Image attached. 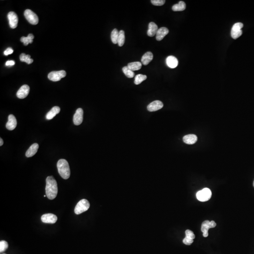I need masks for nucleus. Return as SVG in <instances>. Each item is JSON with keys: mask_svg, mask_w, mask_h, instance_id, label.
Returning <instances> with one entry per match:
<instances>
[{"mask_svg": "<svg viewBox=\"0 0 254 254\" xmlns=\"http://www.w3.org/2000/svg\"><path fill=\"white\" fill-rule=\"evenodd\" d=\"M46 194L48 199L53 200L57 197L58 188L57 181L52 176H49L46 178Z\"/></svg>", "mask_w": 254, "mask_h": 254, "instance_id": "1", "label": "nucleus"}, {"mask_svg": "<svg viewBox=\"0 0 254 254\" xmlns=\"http://www.w3.org/2000/svg\"><path fill=\"white\" fill-rule=\"evenodd\" d=\"M58 171L60 176L64 179H67L70 176V169L67 161L60 159L57 163Z\"/></svg>", "mask_w": 254, "mask_h": 254, "instance_id": "2", "label": "nucleus"}, {"mask_svg": "<svg viewBox=\"0 0 254 254\" xmlns=\"http://www.w3.org/2000/svg\"><path fill=\"white\" fill-rule=\"evenodd\" d=\"M90 204L88 200L82 199L79 201L74 209V213L76 215L82 214L89 209Z\"/></svg>", "mask_w": 254, "mask_h": 254, "instance_id": "3", "label": "nucleus"}, {"mask_svg": "<svg viewBox=\"0 0 254 254\" xmlns=\"http://www.w3.org/2000/svg\"><path fill=\"white\" fill-rule=\"evenodd\" d=\"M211 191L208 188H205L202 190L198 192L196 194V197L199 201L201 202L207 201L211 197Z\"/></svg>", "mask_w": 254, "mask_h": 254, "instance_id": "4", "label": "nucleus"}, {"mask_svg": "<svg viewBox=\"0 0 254 254\" xmlns=\"http://www.w3.org/2000/svg\"><path fill=\"white\" fill-rule=\"evenodd\" d=\"M24 16L25 19H27V20L31 24L35 25L38 23L39 19L37 15L31 10L29 9H26L25 11Z\"/></svg>", "mask_w": 254, "mask_h": 254, "instance_id": "5", "label": "nucleus"}, {"mask_svg": "<svg viewBox=\"0 0 254 254\" xmlns=\"http://www.w3.org/2000/svg\"><path fill=\"white\" fill-rule=\"evenodd\" d=\"M243 27V24L242 23L238 22L233 25L231 30V36L234 39H236L240 37L242 34L241 28Z\"/></svg>", "mask_w": 254, "mask_h": 254, "instance_id": "6", "label": "nucleus"}, {"mask_svg": "<svg viewBox=\"0 0 254 254\" xmlns=\"http://www.w3.org/2000/svg\"><path fill=\"white\" fill-rule=\"evenodd\" d=\"M216 224L214 221H209V220L204 221L201 224V231L203 232V235L204 237H207L209 235L208 231L209 229L214 228Z\"/></svg>", "mask_w": 254, "mask_h": 254, "instance_id": "7", "label": "nucleus"}, {"mask_svg": "<svg viewBox=\"0 0 254 254\" xmlns=\"http://www.w3.org/2000/svg\"><path fill=\"white\" fill-rule=\"evenodd\" d=\"M66 75V71L64 70L59 71H53L49 73L48 78L53 82H58L60 81L62 78L65 77Z\"/></svg>", "mask_w": 254, "mask_h": 254, "instance_id": "8", "label": "nucleus"}, {"mask_svg": "<svg viewBox=\"0 0 254 254\" xmlns=\"http://www.w3.org/2000/svg\"><path fill=\"white\" fill-rule=\"evenodd\" d=\"M8 19L9 21V26L12 29L16 28L18 24V17L14 12H9L8 14Z\"/></svg>", "mask_w": 254, "mask_h": 254, "instance_id": "9", "label": "nucleus"}, {"mask_svg": "<svg viewBox=\"0 0 254 254\" xmlns=\"http://www.w3.org/2000/svg\"><path fill=\"white\" fill-rule=\"evenodd\" d=\"M83 119V111L82 109H78L74 116L73 121L74 125H79L82 124Z\"/></svg>", "mask_w": 254, "mask_h": 254, "instance_id": "10", "label": "nucleus"}, {"mask_svg": "<svg viewBox=\"0 0 254 254\" xmlns=\"http://www.w3.org/2000/svg\"><path fill=\"white\" fill-rule=\"evenodd\" d=\"M58 220V217L57 216L54 214H45L43 215L41 217V220L42 222L44 223H47V224H55L57 222Z\"/></svg>", "mask_w": 254, "mask_h": 254, "instance_id": "11", "label": "nucleus"}, {"mask_svg": "<svg viewBox=\"0 0 254 254\" xmlns=\"http://www.w3.org/2000/svg\"><path fill=\"white\" fill-rule=\"evenodd\" d=\"M30 87L27 85H24L19 89L17 93V96L20 99L25 98L29 94Z\"/></svg>", "mask_w": 254, "mask_h": 254, "instance_id": "12", "label": "nucleus"}, {"mask_svg": "<svg viewBox=\"0 0 254 254\" xmlns=\"http://www.w3.org/2000/svg\"><path fill=\"white\" fill-rule=\"evenodd\" d=\"M163 103L161 101H154L148 105L147 110L149 112H155L163 108Z\"/></svg>", "mask_w": 254, "mask_h": 254, "instance_id": "13", "label": "nucleus"}, {"mask_svg": "<svg viewBox=\"0 0 254 254\" xmlns=\"http://www.w3.org/2000/svg\"><path fill=\"white\" fill-rule=\"evenodd\" d=\"M17 125L16 118L13 114H10L8 117V121L6 124V127L9 131H13Z\"/></svg>", "mask_w": 254, "mask_h": 254, "instance_id": "14", "label": "nucleus"}, {"mask_svg": "<svg viewBox=\"0 0 254 254\" xmlns=\"http://www.w3.org/2000/svg\"><path fill=\"white\" fill-rule=\"evenodd\" d=\"M169 30L167 28L161 27L158 30L156 35V39L158 41H161L166 35L169 34Z\"/></svg>", "mask_w": 254, "mask_h": 254, "instance_id": "15", "label": "nucleus"}, {"mask_svg": "<svg viewBox=\"0 0 254 254\" xmlns=\"http://www.w3.org/2000/svg\"><path fill=\"white\" fill-rule=\"evenodd\" d=\"M159 28L157 25L154 22H150L148 25L147 35L150 37H153L156 35Z\"/></svg>", "mask_w": 254, "mask_h": 254, "instance_id": "16", "label": "nucleus"}, {"mask_svg": "<svg viewBox=\"0 0 254 254\" xmlns=\"http://www.w3.org/2000/svg\"><path fill=\"white\" fill-rule=\"evenodd\" d=\"M38 149H39V144H38L35 143L32 144L27 150V152L25 153V156L28 158L32 157L36 154V152L38 151Z\"/></svg>", "mask_w": 254, "mask_h": 254, "instance_id": "17", "label": "nucleus"}, {"mask_svg": "<svg viewBox=\"0 0 254 254\" xmlns=\"http://www.w3.org/2000/svg\"><path fill=\"white\" fill-rule=\"evenodd\" d=\"M166 64L170 68H175L177 67L178 61L176 57L173 56H170L167 58Z\"/></svg>", "mask_w": 254, "mask_h": 254, "instance_id": "18", "label": "nucleus"}, {"mask_svg": "<svg viewBox=\"0 0 254 254\" xmlns=\"http://www.w3.org/2000/svg\"><path fill=\"white\" fill-rule=\"evenodd\" d=\"M197 141V136L194 134H189L183 137V141L188 144H193Z\"/></svg>", "mask_w": 254, "mask_h": 254, "instance_id": "19", "label": "nucleus"}, {"mask_svg": "<svg viewBox=\"0 0 254 254\" xmlns=\"http://www.w3.org/2000/svg\"><path fill=\"white\" fill-rule=\"evenodd\" d=\"M154 56L152 53L150 51H148L145 53L141 58V62L143 65L146 66L153 59Z\"/></svg>", "mask_w": 254, "mask_h": 254, "instance_id": "20", "label": "nucleus"}, {"mask_svg": "<svg viewBox=\"0 0 254 254\" xmlns=\"http://www.w3.org/2000/svg\"><path fill=\"white\" fill-rule=\"evenodd\" d=\"M60 108L58 106H56L53 107L47 114L46 116V119L48 120H51L55 116H56L57 114H58L60 112Z\"/></svg>", "mask_w": 254, "mask_h": 254, "instance_id": "21", "label": "nucleus"}, {"mask_svg": "<svg viewBox=\"0 0 254 254\" xmlns=\"http://www.w3.org/2000/svg\"><path fill=\"white\" fill-rule=\"evenodd\" d=\"M174 12H181L186 9V4L183 1H180L178 4L174 5L172 8Z\"/></svg>", "mask_w": 254, "mask_h": 254, "instance_id": "22", "label": "nucleus"}, {"mask_svg": "<svg viewBox=\"0 0 254 254\" xmlns=\"http://www.w3.org/2000/svg\"><path fill=\"white\" fill-rule=\"evenodd\" d=\"M128 67L132 71L139 70L142 67V63L140 62H133L128 64Z\"/></svg>", "mask_w": 254, "mask_h": 254, "instance_id": "23", "label": "nucleus"}, {"mask_svg": "<svg viewBox=\"0 0 254 254\" xmlns=\"http://www.w3.org/2000/svg\"><path fill=\"white\" fill-rule=\"evenodd\" d=\"M34 36L32 34H30L28 35L27 37H22L20 39V40L23 43L24 45L27 46L29 43H32L33 42Z\"/></svg>", "mask_w": 254, "mask_h": 254, "instance_id": "24", "label": "nucleus"}, {"mask_svg": "<svg viewBox=\"0 0 254 254\" xmlns=\"http://www.w3.org/2000/svg\"><path fill=\"white\" fill-rule=\"evenodd\" d=\"M20 60L22 62H25L27 64H31L33 62V59L31 58V57L29 55H25V53H22L20 55Z\"/></svg>", "mask_w": 254, "mask_h": 254, "instance_id": "25", "label": "nucleus"}, {"mask_svg": "<svg viewBox=\"0 0 254 254\" xmlns=\"http://www.w3.org/2000/svg\"><path fill=\"white\" fill-rule=\"evenodd\" d=\"M125 32L123 30H121L119 32V37H118V43L117 44L119 46H123L125 43Z\"/></svg>", "mask_w": 254, "mask_h": 254, "instance_id": "26", "label": "nucleus"}, {"mask_svg": "<svg viewBox=\"0 0 254 254\" xmlns=\"http://www.w3.org/2000/svg\"><path fill=\"white\" fill-rule=\"evenodd\" d=\"M119 32H118L117 29H115L113 30L111 32V40L112 41L113 44H117L118 43V37H119Z\"/></svg>", "mask_w": 254, "mask_h": 254, "instance_id": "27", "label": "nucleus"}, {"mask_svg": "<svg viewBox=\"0 0 254 254\" xmlns=\"http://www.w3.org/2000/svg\"><path fill=\"white\" fill-rule=\"evenodd\" d=\"M123 71L124 74L128 78H132L134 77L135 73L133 71L131 70L128 66H125L123 68Z\"/></svg>", "mask_w": 254, "mask_h": 254, "instance_id": "28", "label": "nucleus"}, {"mask_svg": "<svg viewBox=\"0 0 254 254\" xmlns=\"http://www.w3.org/2000/svg\"><path fill=\"white\" fill-rule=\"evenodd\" d=\"M147 79V76L146 75H143L142 74H139L136 75L135 78L134 83L136 85H139L142 83L143 81Z\"/></svg>", "mask_w": 254, "mask_h": 254, "instance_id": "29", "label": "nucleus"}, {"mask_svg": "<svg viewBox=\"0 0 254 254\" xmlns=\"http://www.w3.org/2000/svg\"><path fill=\"white\" fill-rule=\"evenodd\" d=\"M8 248V243L4 240H1L0 242V252H2L6 250Z\"/></svg>", "mask_w": 254, "mask_h": 254, "instance_id": "30", "label": "nucleus"}, {"mask_svg": "<svg viewBox=\"0 0 254 254\" xmlns=\"http://www.w3.org/2000/svg\"><path fill=\"white\" fill-rule=\"evenodd\" d=\"M185 238L190 240H193L195 239V236L192 231L187 230L185 231Z\"/></svg>", "mask_w": 254, "mask_h": 254, "instance_id": "31", "label": "nucleus"}, {"mask_svg": "<svg viewBox=\"0 0 254 254\" xmlns=\"http://www.w3.org/2000/svg\"><path fill=\"white\" fill-rule=\"evenodd\" d=\"M152 4L155 6H162L165 4V0H152Z\"/></svg>", "mask_w": 254, "mask_h": 254, "instance_id": "32", "label": "nucleus"}, {"mask_svg": "<svg viewBox=\"0 0 254 254\" xmlns=\"http://www.w3.org/2000/svg\"><path fill=\"white\" fill-rule=\"evenodd\" d=\"M183 242L186 245H190L193 243V240H190L188 238H186L185 237L184 239L183 240Z\"/></svg>", "mask_w": 254, "mask_h": 254, "instance_id": "33", "label": "nucleus"}, {"mask_svg": "<svg viewBox=\"0 0 254 254\" xmlns=\"http://www.w3.org/2000/svg\"><path fill=\"white\" fill-rule=\"evenodd\" d=\"M13 52V50L11 48H8V49H6V51H4V54L5 56H8V55L12 54Z\"/></svg>", "mask_w": 254, "mask_h": 254, "instance_id": "34", "label": "nucleus"}, {"mask_svg": "<svg viewBox=\"0 0 254 254\" xmlns=\"http://www.w3.org/2000/svg\"><path fill=\"white\" fill-rule=\"evenodd\" d=\"M15 62L13 60H9L8 61L6 62V65L7 66H13L15 65Z\"/></svg>", "mask_w": 254, "mask_h": 254, "instance_id": "35", "label": "nucleus"}, {"mask_svg": "<svg viewBox=\"0 0 254 254\" xmlns=\"http://www.w3.org/2000/svg\"><path fill=\"white\" fill-rule=\"evenodd\" d=\"M4 144V141L1 138L0 139V146H2Z\"/></svg>", "mask_w": 254, "mask_h": 254, "instance_id": "36", "label": "nucleus"}, {"mask_svg": "<svg viewBox=\"0 0 254 254\" xmlns=\"http://www.w3.org/2000/svg\"><path fill=\"white\" fill-rule=\"evenodd\" d=\"M46 196H47L46 195H44V197H46Z\"/></svg>", "mask_w": 254, "mask_h": 254, "instance_id": "37", "label": "nucleus"}, {"mask_svg": "<svg viewBox=\"0 0 254 254\" xmlns=\"http://www.w3.org/2000/svg\"><path fill=\"white\" fill-rule=\"evenodd\" d=\"M253 186H254V182H253Z\"/></svg>", "mask_w": 254, "mask_h": 254, "instance_id": "38", "label": "nucleus"}]
</instances>
